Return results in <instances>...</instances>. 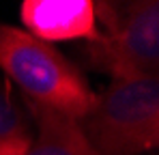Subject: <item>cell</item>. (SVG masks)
<instances>
[{"label":"cell","mask_w":159,"mask_h":155,"mask_svg":"<svg viewBox=\"0 0 159 155\" xmlns=\"http://www.w3.org/2000/svg\"><path fill=\"white\" fill-rule=\"evenodd\" d=\"M0 71L7 82H13L22 91L28 103L50 108L78 121L90 110L97 97L82 71L52 43L2 22Z\"/></svg>","instance_id":"1"},{"label":"cell","mask_w":159,"mask_h":155,"mask_svg":"<svg viewBox=\"0 0 159 155\" xmlns=\"http://www.w3.org/2000/svg\"><path fill=\"white\" fill-rule=\"evenodd\" d=\"M24 30L32 37L58 41H99V22L93 0H24L20 7Z\"/></svg>","instance_id":"4"},{"label":"cell","mask_w":159,"mask_h":155,"mask_svg":"<svg viewBox=\"0 0 159 155\" xmlns=\"http://www.w3.org/2000/svg\"><path fill=\"white\" fill-rule=\"evenodd\" d=\"M99 41L93 65L114 78H159V2H95Z\"/></svg>","instance_id":"3"},{"label":"cell","mask_w":159,"mask_h":155,"mask_svg":"<svg viewBox=\"0 0 159 155\" xmlns=\"http://www.w3.org/2000/svg\"><path fill=\"white\" fill-rule=\"evenodd\" d=\"M30 136L32 134L24 110L15 101L9 82L0 78V144L30 138Z\"/></svg>","instance_id":"6"},{"label":"cell","mask_w":159,"mask_h":155,"mask_svg":"<svg viewBox=\"0 0 159 155\" xmlns=\"http://www.w3.org/2000/svg\"><path fill=\"white\" fill-rule=\"evenodd\" d=\"M97 155H144L159 144V78H114L78 121Z\"/></svg>","instance_id":"2"},{"label":"cell","mask_w":159,"mask_h":155,"mask_svg":"<svg viewBox=\"0 0 159 155\" xmlns=\"http://www.w3.org/2000/svg\"><path fill=\"white\" fill-rule=\"evenodd\" d=\"M28 108L37 131L26 155H97L84 138L78 119L34 103H28Z\"/></svg>","instance_id":"5"}]
</instances>
